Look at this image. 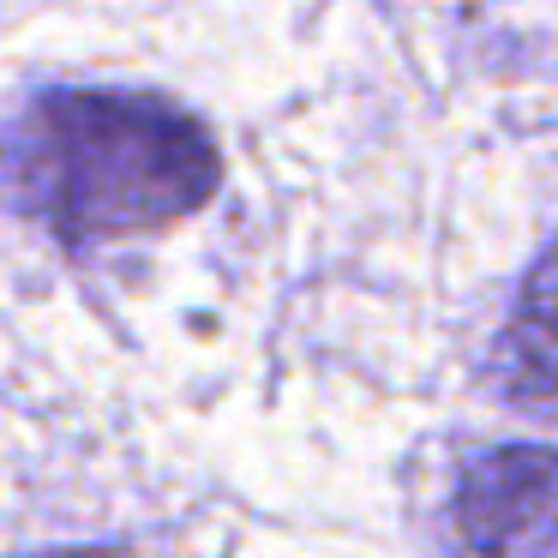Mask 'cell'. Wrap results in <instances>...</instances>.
Returning a JSON list of instances; mask_svg holds the SVG:
<instances>
[{"label": "cell", "mask_w": 558, "mask_h": 558, "mask_svg": "<svg viewBox=\"0 0 558 558\" xmlns=\"http://www.w3.org/2000/svg\"><path fill=\"white\" fill-rule=\"evenodd\" d=\"M457 534L481 558H558V450H493L462 474Z\"/></svg>", "instance_id": "7a4b0ae2"}, {"label": "cell", "mask_w": 558, "mask_h": 558, "mask_svg": "<svg viewBox=\"0 0 558 558\" xmlns=\"http://www.w3.org/2000/svg\"><path fill=\"white\" fill-rule=\"evenodd\" d=\"M37 558H126V553H109V546H78V553H37Z\"/></svg>", "instance_id": "277c9868"}, {"label": "cell", "mask_w": 558, "mask_h": 558, "mask_svg": "<svg viewBox=\"0 0 558 558\" xmlns=\"http://www.w3.org/2000/svg\"><path fill=\"white\" fill-rule=\"evenodd\" d=\"M7 162L19 198L66 246L174 229L222 186L210 126L145 90H43L13 126Z\"/></svg>", "instance_id": "6da1fadb"}, {"label": "cell", "mask_w": 558, "mask_h": 558, "mask_svg": "<svg viewBox=\"0 0 558 558\" xmlns=\"http://www.w3.org/2000/svg\"><path fill=\"white\" fill-rule=\"evenodd\" d=\"M505 385L517 402L558 414V241L522 277L517 313L505 330Z\"/></svg>", "instance_id": "3957f363"}]
</instances>
